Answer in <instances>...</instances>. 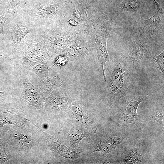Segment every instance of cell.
Returning a JSON list of instances; mask_svg holds the SVG:
<instances>
[{
    "instance_id": "cell-21",
    "label": "cell",
    "mask_w": 164,
    "mask_h": 164,
    "mask_svg": "<svg viewBox=\"0 0 164 164\" xmlns=\"http://www.w3.org/2000/svg\"><path fill=\"white\" fill-rule=\"evenodd\" d=\"M8 18L3 15H0V34H4L3 29L5 24Z\"/></svg>"
},
{
    "instance_id": "cell-24",
    "label": "cell",
    "mask_w": 164,
    "mask_h": 164,
    "mask_svg": "<svg viewBox=\"0 0 164 164\" xmlns=\"http://www.w3.org/2000/svg\"><path fill=\"white\" fill-rule=\"evenodd\" d=\"M5 94L3 92L0 91V102L1 103L5 104Z\"/></svg>"
},
{
    "instance_id": "cell-6",
    "label": "cell",
    "mask_w": 164,
    "mask_h": 164,
    "mask_svg": "<svg viewBox=\"0 0 164 164\" xmlns=\"http://www.w3.org/2000/svg\"><path fill=\"white\" fill-rule=\"evenodd\" d=\"M144 99L143 94L137 92L130 101L122 102L117 105L118 116L122 123L133 124L138 126L140 125L141 118L137 114V110L139 104Z\"/></svg>"
},
{
    "instance_id": "cell-8",
    "label": "cell",
    "mask_w": 164,
    "mask_h": 164,
    "mask_svg": "<svg viewBox=\"0 0 164 164\" xmlns=\"http://www.w3.org/2000/svg\"><path fill=\"white\" fill-rule=\"evenodd\" d=\"M154 1L157 5L156 13L149 19L141 20L139 27V34L147 37L157 33L163 26V11L159 4Z\"/></svg>"
},
{
    "instance_id": "cell-1",
    "label": "cell",
    "mask_w": 164,
    "mask_h": 164,
    "mask_svg": "<svg viewBox=\"0 0 164 164\" xmlns=\"http://www.w3.org/2000/svg\"><path fill=\"white\" fill-rule=\"evenodd\" d=\"M108 63L105 73L106 93L109 100L117 105L125 102L127 97L136 90L137 71L123 59Z\"/></svg>"
},
{
    "instance_id": "cell-11",
    "label": "cell",
    "mask_w": 164,
    "mask_h": 164,
    "mask_svg": "<svg viewBox=\"0 0 164 164\" xmlns=\"http://www.w3.org/2000/svg\"><path fill=\"white\" fill-rule=\"evenodd\" d=\"M64 95L58 88L54 90L45 99L46 110L51 112H59L62 107L66 106L70 99Z\"/></svg>"
},
{
    "instance_id": "cell-7",
    "label": "cell",
    "mask_w": 164,
    "mask_h": 164,
    "mask_svg": "<svg viewBox=\"0 0 164 164\" xmlns=\"http://www.w3.org/2000/svg\"><path fill=\"white\" fill-rule=\"evenodd\" d=\"M22 104L29 105L38 109L43 108L45 97L39 88L33 85L25 77L22 78Z\"/></svg>"
},
{
    "instance_id": "cell-14",
    "label": "cell",
    "mask_w": 164,
    "mask_h": 164,
    "mask_svg": "<svg viewBox=\"0 0 164 164\" xmlns=\"http://www.w3.org/2000/svg\"><path fill=\"white\" fill-rule=\"evenodd\" d=\"M27 0H11L7 11L3 14L8 18L22 15L24 12Z\"/></svg>"
},
{
    "instance_id": "cell-3",
    "label": "cell",
    "mask_w": 164,
    "mask_h": 164,
    "mask_svg": "<svg viewBox=\"0 0 164 164\" xmlns=\"http://www.w3.org/2000/svg\"><path fill=\"white\" fill-rule=\"evenodd\" d=\"M22 55L32 60L48 66L53 60L39 32L29 34L25 37L20 44L14 58Z\"/></svg>"
},
{
    "instance_id": "cell-16",
    "label": "cell",
    "mask_w": 164,
    "mask_h": 164,
    "mask_svg": "<svg viewBox=\"0 0 164 164\" xmlns=\"http://www.w3.org/2000/svg\"><path fill=\"white\" fill-rule=\"evenodd\" d=\"M13 140L16 144L22 147L27 145L30 142V140L27 137L21 134H15Z\"/></svg>"
},
{
    "instance_id": "cell-27",
    "label": "cell",
    "mask_w": 164,
    "mask_h": 164,
    "mask_svg": "<svg viewBox=\"0 0 164 164\" xmlns=\"http://www.w3.org/2000/svg\"><path fill=\"white\" fill-rule=\"evenodd\" d=\"M2 35L0 34V50H1V45L2 41Z\"/></svg>"
},
{
    "instance_id": "cell-2",
    "label": "cell",
    "mask_w": 164,
    "mask_h": 164,
    "mask_svg": "<svg viewBox=\"0 0 164 164\" xmlns=\"http://www.w3.org/2000/svg\"><path fill=\"white\" fill-rule=\"evenodd\" d=\"M4 27L5 32L2 35L1 50L8 59L14 58L20 44L27 35L38 32L40 28L25 13L8 18Z\"/></svg>"
},
{
    "instance_id": "cell-13",
    "label": "cell",
    "mask_w": 164,
    "mask_h": 164,
    "mask_svg": "<svg viewBox=\"0 0 164 164\" xmlns=\"http://www.w3.org/2000/svg\"><path fill=\"white\" fill-rule=\"evenodd\" d=\"M164 52L158 55L151 56L149 57L146 66L148 69L153 74L164 77Z\"/></svg>"
},
{
    "instance_id": "cell-22",
    "label": "cell",
    "mask_w": 164,
    "mask_h": 164,
    "mask_svg": "<svg viewBox=\"0 0 164 164\" xmlns=\"http://www.w3.org/2000/svg\"><path fill=\"white\" fill-rule=\"evenodd\" d=\"M11 156L7 153H0V163H3L9 159Z\"/></svg>"
},
{
    "instance_id": "cell-17",
    "label": "cell",
    "mask_w": 164,
    "mask_h": 164,
    "mask_svg": "<svg viewBox=\"0 0 164 164\" xmlns=\"http://www.w3.org/2000/svg\"><path fill=\"white\" fill-rule=\"evenodd\" d=\"M124 10L131 12L136 11L138 9V5L135 0H127L122 5Z\"/></svg>"
},
{
    "instance_id": "cell-18",
    "label": "cell",
    "mask_w": 164,
    "mask_h": 164,
    "mask_svg": "<svg viewBox=\"0 0 164 164\" xmlns=\"http://www.w3.org/2000/svg\"><path fill=\"white\" fill-rule=\"evenodd\" d=\"M151 118L154 122L163 125L164 117L161 111L154 112L152 115Z\"/></svg>"
},
{
    "instance_id": "cell-26",
    "label": "cell",
    "mask_w": 164,
    "mask_h": 164,
    "mask_svg": "<svg viewBox=\"0 0 164 164\" xmlns=\"http://www.w3.org/2000/svg\"><path fill=\"white\" fill-rule=\"evenodd\" d=\"M70 23L73 26H76L77 25V23L76 21L73 20H70L69 21Z\"/></svg>"
},
{
    "instance_id": "cell-12",
    "label": "cell",
    "mask_w": 164,
    "mask_h": 164,
    "mask_svg": "<svg viewBox=\"0 0 164 164\" xmlns=\"http://www.w3.org/2000/svg\"><path fill=\"white\" fill-rule=\"evenodd\" d=\"M63 82L59 76H55L52 78L47 76L43 79H39L38 84L39 88L43 95H49L54 90L62 86Z\"/></svg>"
},
{
    "instance_id": "cell-29",
    "label": "cell",
    "mask_w": 164,
    "mask_h": 164,
    "mask_svg": "<svg viewBox=\"0 0 164 164\" xmlns=\"http://www.w3.org/2000/svg\"><path fill=\"white\" fill-rule=\"evenodd\" d=\"M5 0H0V6L3 3Z\"/></svg>"
},
{
    "instance_id": "cell-5",
    "label": "cell",
    "mask_w": 164,
    "mask_h": 164,
    "mask_svg": "<svg viewBox=\"0 0 164 164\" xmlns=\"http://www.w3.org/2000/svg\"><path fill=\"white\" fill-rule=\"evenodd\" d=\"M58 6L57 5L43 6L38 0H32L28 5H26L24 13L41 27L46 22L51 21L57 17Z\"/></svg>"
},
{
    "instance_id": "cell-20",
    "label": "cell",
    "mask_w": 164,
    "mask_h": 164,
    "mask_svg": "<svg viewBox=\"0 0 164 164\" xmlns=\"http://www.w3.org/2000/svg\"><path fill=\"white\" fill-rule=\"evenodd\" d=\"M66 56L63 55L57 56L54 60V64L60 66H63L65 64L67 61Z\"/></svg>"
},
{
    "instance_id": "cell-4",
    "label": "cell",
    "mask_w": 164,
    "mask_h": 164,
    "mask_svg": "<svg viewBox=\"0 0 164 164\" xmlns=\"http://www.w3.org/2000/svg\"><path fill=\"white\" fill-rule=\"evenodd\" d=\"M147 37L139 34L134 38L127 48L125 61L130 64L136 71H141L146 67L149 57L147 56Z\"/></svg>"
},
{
    "instance_id": "cell-10",
    "label": "cell",
    "mask_w": 164,
    "mask_h": 164,
    "mask_svg": "<svg viewBox=\"0 0 164 164\" xmlns=\"http://www.w3.org/2000/svg\"><path fill=\"white\" fill-rule=\"evenodd\" d=\"M15 58L22 69L31 71L37 75L39 79L49 76L50 68H49L48 66L32 60L24 55L18 56Z\"/></svg>"
},
{
    "instance_id": "cell-23",
    "label": "cell",
    "mask_w": 164,
    "mask_h": 164,
    "mask_svg": "<svg viewBox=\"0 0 164 164\" xmlns=\"http://www.w3.org/2000/svg\"><path fill=\"white\" fill-rule=\"evenodd\" d=\"M6 124H14L11 121L6 118L2 117L0 118V127Z\"/></svg>"
},
{
    "instance_id": "cell-25",
    "label": "cell",
    "mask_w": 164,
    "mask_h": 164,
    "mask_svg": "<svg viewBox=\"0 0 164 164\" xmlns=\"http://www.w3.org/2000/svg\"><path fill=\"white\" fill-rule=\"evenodd\" d=\"M74 14L75 16L78 19H80L81 18V14L80 12L77 10L76 11L74 12Z\"/></svg>"
},
{
    "instance_id": "cell-9",
    "label": "cell",
    "mask_w": 164,
    "mask_h": 164,
    "mask_svg": "<svg viewBox=\"0 0 164 164\" xmlns=\"http://www.w3.org/2000/svg\"><path fill=\"white\" fill-rule=\"evenodd\" d=\"M110 31H105L97 34L94 44V47L97 54L99 64L101 68L105 84L106 83V80L104 66L107 62L110 61L106 43L107 38Z\"/></svg>"
},
{
    "instance_id": "cell-19",
    "label": "cell",
    "mask_w": 164,
    "mask_h": 164,
    "mask_svg": "<svg viewBox=\"0 0 164 164\" xmlns=\"http://www.w3.org/2000/svg\"><path fill=\"white\" fill-rule=\"evenodd\" d=\"M84 136L82 133L78 131H73L71 134V139L76 145H77L80 140Z\"/></svg>"
},
{
    "instance_id": "cell-15",
    "label": "cell",
    "mask_w": 164,
    "mask_h": 164,
    "mask_svg": "<svg viewBox=\"0 0 164 164\" xmlns=\"http://www.w3.org/2000/svg\"><path fill=\"white\" fill-rule=\"evenodd\" d=\"M142 153L138 149L132 148L130 149L123 155L122 161L125 163H135L141 162L143 160Z\"/></svg>"
},
{
    "instance_id": "cell-28",
    "label": "cell",
    "mask_w": 164,
    "mask_h": 164,
    "mask_svg": "<svg viewBox=\"0 0 164 164\" xmlns=\"http://www.w3.org/2000/svg\"><path fill=\"white\" fill-rule=\"evenodd\" d=\"M0 56H3V57L5 58V56H4V53L1 50H0Z\"/></svg>"
}]
</instances>
